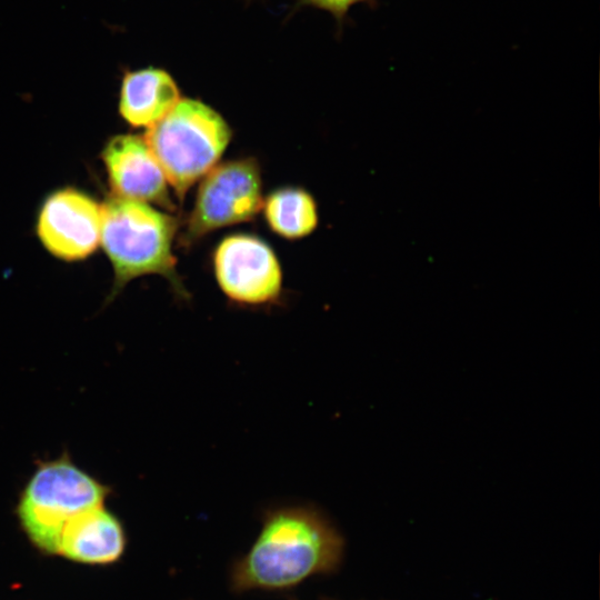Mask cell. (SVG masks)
Here are the masks:
<instances>
[{
  "instance_id": "6da1fadb",
  "label": "cell",
  "mask_w": 600,
  "mask_h": 600,
  "mask_svg": "<svg viewBox=\"0 0 600 600\" xmlns=\"http://www.w3.org/2000/svg\"><path fill=\"white\" fill-rule=\"evenodd\" d=\"M346 544L340 529L316 506L264 509L254 541L229 567V589L237 596L288 593L311 578L336 574Z\"/></svg>"
},
{
  "instance_id": "7a4b0ae2",
  "label": "cell",
  "mask_w": 600,
  "mask_h": 600,
  "mask_svg": "<svg viewBox=\"0 0 600 600\" xmlns=\"http://www.w3.org/2000/svg\"><path fill=\"white\" fill-rule=\"evenodd\" d=\"M180 227L178 217L148 202L109 197L102 204L100 242L114 273L112 294L136 278L159 274L180 298L189 299L172 252Z\"/></svg>"
},
{
  "instance_id": "3957f363",
  "label": "cell",
  "mask_w": 600,
  "mask_h": 600,
  "mask_svg": "<svg viewBox=\"0 0 600 600\" xmlns=\"http://www.w3.org/2000/svg\"><path fill=\"white\" fill-rule=\"evenodd\" d=\"M231 138L227 120L193 98H180L144 136L180 203L190 187L219 163Z\"/></svg>"
},
{
  "instance_id": "277c9868",
  "label": "cell",
  "mask_w": 600,
  "mask_h": 600,
  "mask_svg": "<svg viewBox=\"0 0 600 600\" xmlns=\"http://www.w3.org/2000/svg\"><path fill=\"white\" fill-rule=\"evenodd\" d=\"M109 489L69 457L41 462L26 483L17 516L30 541L58 553L63 528L76 516L102 506Z\"/></svg>"
},
{
  "instance_id": "5b68a950",
  "label": "cell",
  "mask_w": 600,
  "mask_h": 600,
  "mask_svg": "<svg viewBox=\"0 0 600 600\" xmlns=\"http://www.w3.org/2000/svg\"><path fill=\"white\" fill-rule=\"evenodd\" d=\"M263 203L259 162L253 157L217 163L202 178L179 244L190 248L208 233L253 220Z\"/></svg>"
},
{
  "instance_id": "8992f818",
  "label": "cell",
  "mask_w": 600,
  "mask_h": 600,
  "mask_svg": "<svg viewBox=\"0 0 600 600\" xmlns=\"http://www.w3.org/2000/svg\"><path fill=\"white\" fill-rule=\"evenodd\" d=\"M212 266L219 288L230 301L261 307L280 300L281 266L273 249L259 237H224L213 251Z\"/></svg>"
},
{
  "instance_id": "52a82bcc",
  "label": "cell",
  "mask_w": 600,
  "mask_h": 600,
  "mask_svg": "<svg viewBox=\"0 0 600 600\" xmlns=\"http://www.w3.org/2000/svg\"><path fill=\"white\" fill-rule=\"evenodd\" d=\"M101 228L102 206L73 188L57 190L47 197L37 220L42 246L66 261L82 260L94 252Z\"/></svg>"
},
{
  "instance_id": "ba28073f",
  "label": "cell",
  "mask_w": 600,
  "mask_h": 600,
  "mask_svg": "<svg viewBox=\"0 0 600 600\" xmlns=\"http://www.w3.org/2000/svg\"><path fill=\"white\" fill-rule=\"evenodd\" d=\"M101 157L113 196L176 210L168 180L144 137L114 136L103 147Z\"/></svg>"
},
{
  "instance_id": "9c48e42d",
  "label": "cell",
  "mask_w": 600,
  "mask_h": 600,
  "mask_svg": "<svg viewBox=\"0 0 600 600\" xmlns=\"http://www.w3.org/2000/svg\"><path fill=\"white\" fill-rule=\"evenodd\" d=\"M126 543L122 523L102 504L83 511L67 523L58 553L78 562L103 564L117 561Z\"/></svg>"
},
{
  "instance_id": "30bf717a",
  "label": "cell",
  "mask_w": 600,
  "mask_h": 600,
  "mask_svg": "<svg viewBox=\"0 0 600 600\" xmlns=\"http://www.w3.org/2000/svg\"><path fill=\"white\" fill-rule=\"evenodd\" d=\"M180 89L164 69L147 67L127 71L121 81L119 113L134 128H150L180 100Z\"/></svg>"
},
{
  "instance_id": "8fae6325",
  "label": "cell",
  "mask_w": 600,
  "mask_h": 600,
  "mask_svg": "<svg viewBox=\"0 0 600 600\" xmlns=\"http://www.w3.org/2000/svg\"><path fill=\"white\" fill-rule=\"evenodd\" d=\"M262 211L268 227L278 236L296 240L314 231L318 208L313 197L302 188H279L263 199Z\"/></svg>"
},
{
  "instance_id": "7c38bea8",
  "label": "cell",
  "mask_w": 600,
  "mask_h": 600,
  "mask_svg": "<svg viewBox=\"0 0 600 600\" xmlns=\"http://www.w3.org/2000/svg\"><path fill=\"white\" fill-rule=\"evenodd\" d=\"M361 2L374 4L376 0H299L298 6L314 7L328 11L341 23L349 9Z\"/></svg>"
},
{
  "instance_id": "4fadbf2b",
  "label": "cell",
  "mask_w": 600,
  "mask_h": 600,
  "mask_svg": "<svg viewBox=\"0 0 600 600\" xmlns=\"http://www.w3.org/2000/svg\"><path fill=\"white\" fill-rule=\"evenodd\" d=\"M290 600H297V599L290 598ZM320 600H337V599H331V598H320Z\"/></svg>"
}]
</instances>
